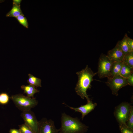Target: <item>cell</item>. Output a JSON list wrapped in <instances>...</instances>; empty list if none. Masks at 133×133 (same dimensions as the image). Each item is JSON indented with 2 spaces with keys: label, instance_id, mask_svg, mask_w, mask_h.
<instances>
[{
  "label": "cell",
  "instance_id": "16",
  "mask_svg": "<svg viewBox=\"0 0 133 133\" xmlns=\"http://www.w3.org/2000/svg\"><path fill=\"white\" fill-rule=\"evenodd\" d=\"M132 73H133V69L129 67L122 63L120 71V75L123 77L127 79Z\"/></svg>",
  "mask_w": 133,
  "mask_h": 133
},
{
  "label": "cell",
  "instance_id": "3",
  "mask_svg": "<svg viewBox=\"0 0 133 133\" xmlns=\"http://www.w3.org/2000/svg\"><path fill=\"white\" fill-rule=\"evenodd\" d=\"M10 99L16 106L22 112L31 110L38 103L35 98L25 96L21 94L12 95Z\"/></svg>",
  "mask_w": 133,
  "mask_h": 133
},
{
  "label": "cell",
  "instance_id": "13",
  "mask_svg": "<svg viewBox=\"0 0 133 133\" xmlns=\"http://www.w3.org/2000/svg\"><path fill=\"white\" fill-rule=\"evenodd\" d=\"M21 88L24 90V93L27 94V97L32 98H34V94L39 92L35 87L29 84L28 85H22L21 86Z\"/></svg>",
  "mask_w": 133,
  "mask_h": 133
},
{
  "label": "cell",
  "instance_id": "7",
  "mask_svg": "<svg viewBox=\"0 0 133 133\" xmlns=\"http://www.w3.org/2000/svg\"><path fill=\"white\" fill-rule=\"evenodd\" d=\"M59 132L52 120L43 118L38 121L37 133H59Z\"/></svg>",
  "mask_w": 133,
  "mask_h": 133
},
{
  "label": "cell",
  "instance_id": "11",
  "mask_svg": "<svg viewBox=\"0 0 133 133\" xmlns=\"http://www.w3.org/2000/svg\"><path fill=\"white\" fill-rule=\"evenodd\" d=\"M21 15H24L20 8V4L13 2L11 10L6 15L7 17H14L16 18Z\"/></svg>",
  "mask_w": 133,
  "mask_h": 133
},
{
  "label": "cell",
  "instance_id": "9",
  "mask_svg": "<svg viewBox=\"0 0 133 133\" xmlns=\"http://www.w3.org/2000/svg\"><path fill=\"white\" fill-rule=\"evenodd\" d=\"M66 106L70 109L73 110L75 112H79L82 114V118L83 120L85 116L92 111L97 105L96 103H94L90 100L87 102L86 104L84 105H81L78 107H74L69 106L64 103Z\"/></svg>",
  "mask_w": 133,
  "mask_h": 133
},
{
  "label": "cell",
  "instance_id": "25",
  "mask_svg": "<svg viewBox=\"0 0 133 133\" xmlns=\"http://www.w3.org/2000/svg\"><path fill=\"white\" fill-rule=\"evenodd\" d=\"M9 133H21L19 129H11L9 131Z\"/></svg>",
  "mask_w": 133,
  "mask_h": 133
},
{
  "label": "cell",
  "instance_id": "21",
  "mask_svg": "<svg viewBox=\"0 0 133 133\" xmlns=\"http://www.w3.org/2000/svg\"><path fill=\"white\" fill-rule=\"evenodd\" d=\"M10 97L6 93H2L0 94V104L4 105L8 103L9 101Z\"/></svg>",
  "mask_w": 133,
  "mask_h": 133
},
{
  "label": "cell",
  "instance_id": "22",
  "mask_svg": "<svg viewBox=\"0 0 133 133\" xmlns=\"http://www.w3.org/2000/svg\"><path fill=\"white\" fill-rule=\"evenodd\" d=\"M121 133H133V129L128 126L126 124H119Z\"/></svg>",
  "mask_w": 133,
  "mask_h": 133
},
{
  "label": "cell",
  "instance_id": "2",
  "mask_svg": "<svg viewBox=\"0 0 133 133\" xmlns=\"http://www.w3.org/2000/svg\"><path fill=\"white\" fill-rule=\"evenodd\" d=\"M61 126L59 133H85L88 127L78 118L72 117L63 113L61 117Z\"/></svg>",
  "mask_w": 133,
  "mask_h": 133
},
{
  "label": "cell",
  "instance_id": "12",
  "mask_svg": "<svg viewBox=\"0 0 133 133\" xmlns=\"http://www.w3.org/2000/svg\"><path fill=\"white\" fill-rule=\"evenodd\" d=\"M127 33L125 34L123 38L121 40L118 41L116 44L124 55L131 52L127 43Z\"/></svg>",
  "mask_w": 133,
  "mask_h": 133
},
{
  "label": "cell",
  "instance_id": "6",
  "mask_svg": "<svg viewBox=\"0 0 133 133\" xmlns=\"http://www.w3.org/2000/svg\"><path fill=\"white\" fill-rule=\"evenodd\" d=\"M106 85L111 90L112 94L116 96L118 95L119 90L122 87L129 85L127 79L120 75L107 77Z\"/></svg>",
  "mask_w": 133,
  "mask_h": 133
},
{
  "label": "cell",
  "instance_id": "23",
  "mask_svg": "<svg viewBox=\"0 0 133 133\" xmlns=\"http://www.w3.org/2000/svg\"><path fill=\"white\" fill-rule=\"evenodd\" d=\"M127 44L131 52L133 51V40L128 36L127 38Z\"/></svg>",
  "mask_w": 133,
  "mask_h": 133
},
{
  "label": "cell",
  "instance_id": "17",
  "mask_svg": "<svg viewBox=\"0 0 133 133\" xmlns=\"http://www.w3.org/2000/svg\"><path fill=\"white\" fill-rule=\"evenodd\" d=\"M122 63L128 66L133 68V51L125 55Z\"/></svg>",
  "mask_w": 133,
  "mask_h": 133
},
{
  "label": "cell",
  "instance_id": "8",
  "mask_svg": "<svg viewBox=\"0 0 133 133\" xmlns=\"http://www.w3.org/2000/svg\"><path fill=\"white\" fill-rule=\"evenodd\" d=\"M20 116L24 123L30 127L35 133H37L38 121L34 113L30 110L22 112Z\"/></svg>",
  "mask_w": 133,
  "mask_h": 133
},
{
  "label": "cell",
  "instance_id": "18",
  "mask_svg": "<svg viewBox=\"0 0 133 133\" xmlns=\"http://www.w3.org/2000/svg\"><path fill=\"white\" fill-rule=\"evenodd\" d=\"M21 133H35L33 130L25 123L18 126Z\"/></svg>",
  "mask_w": 133,
  "mask_h": 133
},
{
  "label": "cell",
  "instance_id": "14",
  "mask_svg": "<svg viewBox=\"0 0 133 133\" xmlns=\"http://www.w3.org/2000/svg\"><path fill=\"white\" fill-rule=\"evenodd\" d=\"M122 64V62H114L113 63L110 70L111 75L110 77L120 75V71Z\"/></svg>",
  "mask_w": 133,
  "mask_h": 133
},
{
  "label": "cell",
  "instance_id": "15",
  "mask_svg": "<svg viewBox=\"0 0 133 133\" xmlns=\"http://www.w3.org/2000/svg\"><path fill=\"white\" fill-rule=\"evenodd\" d=\"M29 77L27 80V83L33 86L37 87H41V80L38 78L35 77L30 74L28 75Z\"/></svg>",
  "mask_w": 133,
  "mask_h": 133
},
{
  "label": "cell",
  "instance_id": "1",
  "mask_svg": "<svg viewBox=\"0 0 133 133\" xmlns=\"http://www.w3.org/2000/svg\"><path fill=\"white\" fill-rule=\"evenodd\" d=\"M78 80L75 88L77 94L82 99L85 98L87 102L90 99L86 93L87 89L91 88V83L93 81V77L97 74L94 72L91 68L87 65L86 67L80 71L76 73Z\"/></svg>",
  "mask_w": 133,
  "mask_h": 133
},
{
  "label": "cell",
  "instance_id": "24",
  "mask_svg": "<svg viewBox=\"0 0 133 133\" xmlns=\"http://www.w3.org/2000/svg\"><path fill=\"white\" fill-rule=\"evenodd\" d=\"M129 85L133 86V74H131L130 76L127 79Z\"/></svg>",
  "mask_w": 133,
  "mask_h": 133
},
{
  "label": "cell",
  "instance_id": "10",
  "mask_svg": "<svg viewBox=\"0 0 133 133\" xmlns=\"http://www.w3.org/2000/svg\"><path fill=\"white\" fill-rule=\"evenodd\" d=\"M107 55L110 59L114 62H122L124 55L116 45L114 48L108 51Z\"/></svg>",
  "mask_w": 133,
  "mask_h": 133
},
{
  "label": "cell",
  "instance_id": "5",
  "mask_svg": "<svg viewBox=\"0 0 133 133\" xmlns=\"http://www.w3.org/2000/svg\"><path fill=\"white\" fill-rule=\"evenodd\" d=\"M131 105L128 102H122L115 108L114 114L119 124H126L129 115Z\"/></svg>",
  "mask_w": 133,
  "mask_h": 133
},
{
  "label": "cell",
  "instance_id": "20",
  "mask_svg": "<svg viewBox=\"0 0 133 133\" xmlns=\"http://www.w3.org/2000/svg\"><path fill=\"white\" fill-rule=\"evenodd\" d=\"M19 23L25 28H28V23L26 18L24 15H21L16 18Z\"/></svg>",
  "mask_w": 133,
  "mask_h": 133
},
{
  "label": "cell",
  "instance_id": "4",
  "mask_svg": "<svg viewBox=\"0 0 133 133\" xmlns=\"http://www.w3.org/2000/svg\"><path fill=\"white\" fill-rule=\"evenodd\" d=\"M114 61L110 59L105 54L102 53L99 58L97 73L100 79L110 76V70Z\"/></svg>",
  "mask_w": 133,
  "mask_h": 133
},
{
  "label": "cell",
  "instance_id": "19",
  "mask_svg": "<svg viewBox=\"0 0 133 133\" xmlns=\"http://www.w3.org/2000/svg\"><path fill=\"white\" fill-rule=\"evenodd\" d=\"M126 124L128 126L133 129V106L132 105H131L129 115Z\"/></svg>",
  "mask_w": 133,
  "mask_h": 133
}]
</instances>
